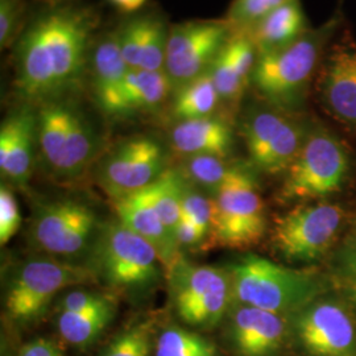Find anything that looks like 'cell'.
Wrapping results in <instances>:
<instances>
[{"instance_id":"f1b7e54d","label":"cell","mask_w":356,"mask_h":356,"mask_svg":"<svg viewBox=\"0 0 356 356\" xmlns=\"http://www.w3.org/2000/svg\"><path fill=\"white\" fill-rule=\"evenodd\" d=\"M235 166L236 164L229 163L223 157L193 156L186 157L184 170L181 172L193 185L211 193V197H214L231 176Z\"/></svg>"},{"instance_id":"9a60e30c","label":"cell","mask_w":356,"mask_h":356,"mask_svg":"<svg viewBox=\"0 0 356 356\" xmlns=\"http://www.w3.org/2000/svg\"><path fill=\"white\" fill-rule=\"evenodd\" d=\"M166 169L163 145L149 136H135L103 157L98 181L103 191L118 200L145 189Z\"/></svg>"},{"instance_id":"e0dca14e","label":"cell","mask_w":356,"mask_h":356,"mask_svg":"<svg viewBox=\"0 0 356 356\" xmlns=\"http://www.w3.org/2000/svg\"><path fill=\"white\" fill-rule=\"evenodd\" d=\"M325 108L342 123L356 126V42L342 38L331 45L318 70Z\"/></svg>"},{"instance_id":"3957f363","label":"cell","mask_w":356,"mask_h":356,"mask_svg":"<svg viewBox=\"0 0 356 356\" xmlns=\"http://www.w3.org/2000/svg\"><path fill=\"white\" fill-rule=\"evenodd\" d=\"M339 22L334 16L289 45L257 56L251 83L270 106L291 114L305 103L310 82Z\"/></svg>"},{"instance_id":"277c9868","label":"cell","mask_w":356,"mask_h":356,"mask_svg":"<svg viewBox=\"0 0 356 356\" xmlns=\"http://www.w3.org/2000/svg\"><path fill=\"white\" fill-rule=\"evenodd\" d=\"M89 264L38 256L17 264L6 284L4 310L13 325L26 327L44 317L54 297L69 286L95 282Z\"/></svg>"},{"instance_id":"836d02e7","label":"cell","mask_w":356,"mask_h":356,"mask_svg":"<svg viewBox=\"0 0 356 356\" xmlns=\"http://www.w3.org/2000/svg\"><path fill=\"white\" fill-rule=\"evenodd\" d=\"M288 1L291 0H234L226 22L234 32H242Z\"/></svg>"},{"instance_id":"7402d4cb","label":"cell","mask_w":356,"mask_h":356,"mask_svg":"<svg viewBox=\"0 0 356 356\" xmlns=\"http://www.w3.org/2000/svg\"><path fill=\"white\" fill-rule=\"evenodd\" d=\"M172 90L173 86L165 72L131 69L113 101L103 111L119 118L151 111L165 101Z\"/></svg>"},{"instance_id":"e575fe53","label":"cell","mask_w":356,"mask_h":356,"mask_svg":"<svg viewBox=\"0 0 356 356\" xmlns=\"http://www.w3.org/2000/svg\"><path fill=\"white\" fill-rule=\"evenodd\" d=\"M26 0H0V47L11 48L24 31Z\"/></svg>"},{"instance_id":"7a4b0ae2","label":"cell","mask_w":356,"mask_h":356,"mask_svg":"<svg viewBox=\"0 0 356 356\" xmlns=\"http://www.w3.org/2000/svg\"><path fill=\"white\" fill-rule=\"evenodd\" d=\"M227 269L235 305L286 317L323 297L329 288L325 277L313 269L285 267L254 254L243 256Z\"/></svg>"},{"instance_id":"484cf974","label":"cell","mask_w":356,"mask_h":356,"mask_svg":"<svg viewBox=\"0 0 356 356\" xmlns=\"http://www.w3.org/2000/svg\"><path fill=\"white\" fill-rule=\"evenodd\" d=\"M220 104V97L207 72L176 90L172 111L178 122H184L214 116Z\"/></svg>"},{"instance_id":"7c38bea8","label":"cell","mask_w":356,"mask_h":356,"mask_svg":"<svg viewBox=\"0 0 356 356\" xmlns=\"http://www.w3.org/2000/svg\"><path fill=\"white\" fill-rule=\"evenodd\" d=\"M344 225V211L337 204L297 206L276 219L272 242L291 263H313L327 254Z\"/></svg>"},{"instance_id":"ffe728a7","label":"cell","mask_w":356,"mask_h":356,"mask_svg":"<svg viewBox=\"0 0 356 356\" xmlns=\"http://www.w3.org/2000/svg\"><path fill=\"white\" fill-rule=\"evenodd\" d=\"M113 201L118 220L152 244L159 251L168 273L179 259V250L169 239L165 226L149 200L147 188Z\"/></svg>"},{"instance_id":"8d00e7d4","label":"cell","mask_w":356,"mask_h":356,"mask_svg":"<svg viewBox=\"0 0 356 356\" xmlns=\"http://www.w3.org/2000/svg\"><path fill=\"white\" fill-rule=\"evenodd\" d=\"M22 226V214L17 200L8 185L0 188V244L6 245Z\"/></svg>"},{"instance_id":"44dd1931","label":"cell","mask_w":356,"mask_h":356,"mask_svg":"<svg viewBox=\"0 0 356 356\" xmlns=\"http://www.w3.org/2000/svg\"><path fill=\"white\" fill-rule=\"evenodd\" d=\"M170 144L176 152L185 156H216L227 159L234 145L229 123L209 116L178 122L170 131Z\"/></svg>"},{"instance_id":"d590c367","label":"cell","mask_w":356,"mask_h":356,"mask_svg":"<svg viewBox=\"0 0 356 356\" xmlns=\"http://www.w3.org/2000/svg\"><path fill=\"white\" fill-rule=\"evenodd\" d=\"M116 304V297L113 293L99 291H72L66 293L57 302L58 313H82L97 310L104 306Z\"/></svg>"},{"instance_id":"8fae6325","label":"cell","mask_w":356,"mask_h":356,"mask_svg":"<svg viewBox=\"0 0 356 356\" xmlns=\"http://www.w3.org/2000/svg\"><path fill=\"white\" fill-rule=\"evenodd\" d=\"M309 126L273 106L254 107L243 120V139L251 166L276 176L292 165L300 152Z\"/></svg>"},{"instance_id":"ab89813d","label":"cell","mask_w":356,"mask_h":356,"mask_svg":"<svg viewBox=\"0 0 356 356\" xmlns=\"http://www.w3.org/2000/svg\"><path fill=\"white\" fill-rule=\"evenodd\" d=\"M115 7H118L123 13H135L140 10L141 7L147 3V0H110Z\"/></svg>"},{"instance_id":"d4e9b609","label":"cell","mask_w":356,"mask_h":356,"mask_svg":"<svg viewBox=\"0 0 356 356\" xmlns=\"http://www.w3.org/2000/svg\"><path fill=\"white\" fill-rule=\"evenodd\" d=\"M116 304L82 313H58L57 330L66 343L78 350L95 343L114 321Z\"/></svg>"},{"instance_id":"83f0119b","label":"cell","mask_w":356,"mask_h":356,"mask_svg":"<svg viewBox=\"0 0 356 356\" xmlns=\"http://www.w3.org/2000/svg\"><path fill=\"white\" fill-rule=\"evenodd\" d=\"M154 356H220V353L202 334L172 325L156 337Z\"/></svg>"},{"instance_id":"4dcf8cb0","label":"cell","mask_w":356,"mask_h":356,"mask_svg":"<svg viewBox=\"0 0 356 356\" xmlns=\"http://www.w3.org/2000/svg\"><path fill=\"white\" fill-rule=\"evenodd\" d=\"M154 344V327L147 321L120 332L97 356H152Z\"/></svg>"},{"instance_id":"ac0fdd59","label":"cell","mask_w":356,"mask_h":356,"mask_svg":"<svg viewBox=\"0 0 356 356\" xmlns=\"http://www.w3.org/2000/svg\"><path fill=\"white\" fill-rule=\"evenodd\" d=\"M36 147L38 114L26 106L8 115L0 127L1 176L24 188L33 173Z\"/></svg>"},{"instance_id":"2e32d148","label":"cell","mask_w":356,"mask_h":356,"mask_svg":"<svg viewBox=\"0 0 356 356\" xmlns=\"http://www.w3.org/2000/svg\"><path fill=\"white\" fill-rule=\"evenodd\" d=\"M227 325L234 356H282L292 338L288 317L259 307L235 305Z\"/></svg>"},{"instance_id":"6da1fadb","label":"cell","mask_w":356,"mask_h":356,"mask_svg":"<svg viewBox=\"0 0 356 356\" xmlns=\"http://www.w3.org/2000/svg\"><path fill=\"white\" fill-rule=\"evenodd\" d=\"M95 17L86 8L57 7L23 31L15 53V88L26 101L58 99L83 76L90 63Z\"/></svg>"},{"instance_id":"f35d334b","label":"cell","mask_w":356,"mask_h":356,"mask_svg":"<svg viewBox=\"0 0 356 356\" xmlns=\"http://www.w3.org/2000/svg\"><path fill=\"white\" fill-rule=\"evenodd\" d=\"M206 234L200 229L197 225H194L191 219L186 216H181V220L177 229L178 248H195L202 245Z\"/></svg>"},{"instance_id":"4fadbf2b","label":"cell","mask_w":356,"mask_h":356,"mask_svg":"<svg viewBox=\"0 0 356 356\" xmlns=\"http://www.w3.org/2000/svg\"><path fill=\"white\" fill-rule=\"evenodd\" d=\"M232 33L226 20H195L170 26L164 72L173 89L206 74Z\"/></svg>"},{"instance_id":"5bb4252c","label":"cell","mask_w":356,"mask_h":356,"mask_svg":"<svg viewBox=\"0 0 356 356\" xmlns=\"http://www.w3.org/2000/svg\"><path fill=\"white\" fill-rule=\"evenodd\" d=\"M291 329L307 356H356V321L346 302L321 297L292 316Z\"/></svg>"},{"instance_id":"9c48e42d","label":"cell","mask_w":356,"mask_h":356,"mask_svg":"<svg viewBox=\"0 0 356 356\" xmlns=\"http://www.w3.org/2000/svg\"><path fill=\"white\" fill-rule=\"evenodd\" d=\"M102 226L97 213L88 204L58 198L38 204L29 236L38 251L76 261L85 254H91Z\"/></svg>"},{"instance_id":"d6986e66","label":"cell","mask_w":356,"mask_h":356,"mask_svg":"<svg viewBox=\"0 0 356 356\" xmlns=\"http://www.w3.org/2000/svg\"><path fill=\"white\" fill-rule=\"evenodd\" d=\"M119 48L129 69L164 72L169 28L154 15L129 20L116 31Z\"/></svg>"},{"instance_id":"d6a6232c","label":"cell","mask_w":356,"mask_h":356,"mask_svg":"<svg viewBox=\"0 0 356 356\" xmlns=\"http://www.w3.org/2000/svg\"><path fill=\"white\" fill-rule=\"evenodd\" d=\"M181 211L182 216L191 219L194 225L204 231L206 235L213 234L214 222V204L213 198L206 197L198 191L188 178L184 176L181 191Z\"/></svg>"},{"instance_id":"74e56055","label":"cell","mask_w":356,"mask_h":356,"mask_svg":"<svg viewBox=\"0 0 356 356\" xmlns=\"http://www.w3.org/2000/svg\"><path fill=\"white\" fill-rule=\"evenodd\" d=\"M16 356H65V350L51 338L38 337L23 344Z\"/></svg>"},{"instance_id":"30bf717a","label":"cell","mask_w":356,"mask_h":356,"mask_svg":"<svg viewBox=\"0 0 356 356\" xmlns=\"http://www.w3.org/2000/svg\"><path fill=\"white\" fill-rule=\"evenodd\" d=\"M166 276L175 310L185 323L210 330L223 321L232 301L227 268L195 266L179 257Z\"/></svg>"},{"instance_id":"52a82bcc","label":"cell","mask_w":356,"mask_h":356,"mask_svg":"<svg viewBox=\"0 0 356 356\" xmlns=\"http://www.w3.org/2000/svg\"><path fill=\"white\" fill-rule=\"evenodd\" d=\"M350 170V156L341 139L327 128L310 126L305 141L285 172L284 200H319L337 193Z\"/></svg>"},{"instance_id":"cb8c5ba5","label":"cell","mask_w":356,"mask_h":356,"mask_svg":"<svg viewBox=\"0 0 356 356\" xmlns=\"http://www.w3.org/2000/svg\"><path fill=\"white\" fill-rule=\"evenodd\" d=\"M90 67L94 97L99 107L104 110L113 101L131 70L122 56L116 31L104 35L102 40L95 44L91 53Z\"/></svg>"},{"instance_id":"1f68e13d","label":"cell","mask_w":356,"mask_h":356,"mask_svg":"<svg viewBox=\"0 0 356 356\" xmlns=\"http://www.w3.org/2000/svg\"><path fill=\"white\" fill-rule=\"evenodd\" d=\"M209 73L213 78L222 104L236 106L241 102L248 83L243 81L236 69L234 67L226 51V45L216 57L214 64L211 65Z\"/></svg>"},{"instance_id":"4316f807","label":"cell","mask_w":356,"mask_h":356,"mask_svg":"<svg viewBox=\"0 0 356 356\" xmlns=\"http://www.w3.org/2000/svg\"><path fill=\"white\" fill-rule=\"evenodd\" d=\"M184 175L178 169H166L157 178L147 191L153 207L161 218L169 239L178 248L177 229L181 220V191H182ZM179 250V248H178Z\"/></svg>"},{"instance_id":"ba28073f","label":"cell","mask_w":356,"mask_h":356,"mask_svg":"<svg viewBox=\"0 0 356 356\" xmlns=\"http://www.w3.org/2000/svg\"><path fill=\"white\" fill-rule=\"evenodd\" d=\"M213 198V241L229 248H248L263 239L267 216L252 168L236 164Z\"/></svg>"},{"instance_id":"5b68a950","label":"cell","mask_w":356,"mask_h":356,"mask_svg":"<svg viewBox=\"0 0 356 356\" xmlns=\"http://www.w3.org/2000/svg\"><path fill=\"white\" fill-rule=\"evenodd\" d=\"M90 257L98 279L129 293L149 291L160 280L164 266L152 244L119 220L103 225Z\"/></svg>"},{"instance_id":"603a6c76","label":"cell","mask_w":356,"mask_h":356,"mask_svg":"<svg viewBox=\"0 0 356 356\" xmlns=\"http://www.w3.org/2000/svg\"><path fill=\"white\" fill-rule=\"evenodd\" d=\"M307 31V19L300 0H291L241 33L250 38L259 56L289 45Z\"/></svg>"},{"instance_id":"8992f818","label":"cell","mask_w":356,"mask_h":356,"mask_svg":"<svg viewBox=\"0 0 356 356\" xmlns=\"http://www.w3.org/2000/svg\"><path fill=\"white\" fill-rule=\"evenodd\" d=\"M38 148L47 168L60 178L83 175L98 152V138L72 103L53 99L38 113Z\"/></svg>"},{"instance_id":"f546056e","label":"cell","mask_w":356,"mask_h":356,"mask_svg":"<svg viewBox=\"0 0 356 356\" xmlns=\"http://www.w3.org/2000/svg\"><path fill=\"white\" fill-rule=\"evenodd\" d=\"M332 280L344 302L356 313V227L344 238L332 259Z\"/></svg>"}]
</instances>
